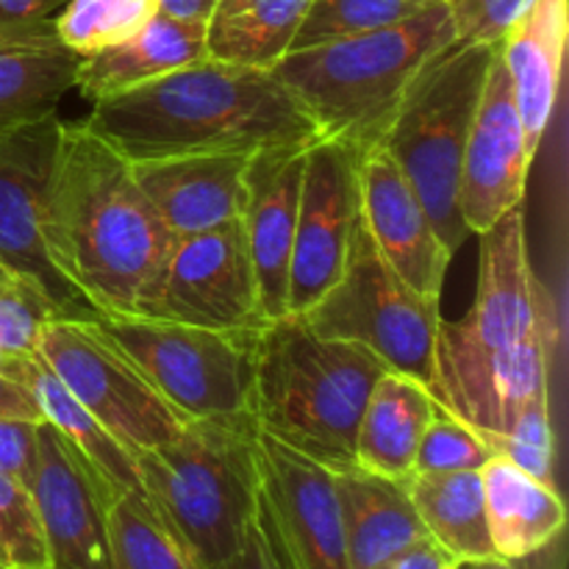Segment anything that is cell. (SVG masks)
Here are the masks:
<instances>
[{
	"mask_svg": "<svg viewBox=\"0 0 569 569\" xmlns=\"http://www.w3.org/2000/svg\"><path fill=\"white\" fill-rule=\"evenodd\" d=\"M478 237L476 300L439 326L431 392L483 437H503L528 406L550 400L553 303L528 256L526 203Z\"/></svg>",
	"mask_w": 569,
	"mask_h": 569,
	"instance_id": "cell-1",
	"label": "cell"
},
{
	"mask_svg": "<svg viewBox=\"0 0 569 569\" xmlns=\"http://www.w3.org/2000/svg\"><path fill=\"white\" fill-rule=\"evenodd\" d=\"M172 239L139 189L131 161L83 120H61L44 200V244L87 309L139 311Z\"/></svg>",
	"mask_w": 569,
	"mask_h": 569,
	"instance_id": "cell-2",
	"label": "cell"
},
{
	"mask_svg": "<svg viewBox=\"0 0 569 569\" xmlns=\"http://www.w3.org/2000/svg\"><path fill=\"white\" fill-rule=\"evenodd\" d=\"M83 122L128 161L181 153H259L320 137L276 72L209 56L98 100Z\"/></svg>",
	"mask_w": 569,
	"mask_h": 569,
	"instance_id": "cell-3",
	"label": "cell"
},
{
	"mask_svg": "<svg viewBox=\"0 0 569 569\" xmlns=\"http://www.w3.org/2000/svg\"><path fill=\"white\" fill-rule=\"evenodd\" d=\"M383 370L365 345L320 337L300 317L267 322L256 353V426L328 470L356 467L361 411Z\"/></svg>",
	"mask_w": 569,
	"mask_h": 569,
	"instance_id": "cell-4",
	"label": "cell"
},
{
	"mask_svg": "<svg viewBox=\"0 0 569 569\" xmlns=\"http://www.w3.org/2000/svg\"><path fill=\"white\" fill-rule=\"evenodd\" d=\"M453 39L445 0H428L417 14L392 26L289 50L272 72L320 137L361 153L381 139L417 70Z\"/></svg>",
	"mask_w": 569,
	"mask_h": 569,
	"instance_id": "cell-5",
	"label": "cell"
},
{
	"mask_svg": "<svg viewBox=\"0 0 569 569\" xmlns=\"http://www.w3.org/2000/svg\"><path fill=\"white\" fill-rule=\"evenodd\" d=\"M137 481L156 515L200 569H228L259 495L256 420H187L159 448L133 453Z\"/></svg>",
	"mask_w": 569,
	"mask_h": 569,
	"instance_id": "cell-6",
	"label": "cell"
},
{
	"mask_svg": "<svg viewBox=\"0 0 569 569\" xmlns=\"http://www.w3.org/2000/svg\"><path fill=\"white\" fill-rule=\"evenodd\" d=\"M500 44L453 39L417 70L378 144L398 161L450 253L470 237L459 214V178L472 117Z\"/></svg>",
	"mask_w": 569,
	"mask_h": 569,
	"instance_id": "cell-7",
	"label": "cell"
},
{
	"mask_svg": "<svg viewBox=\"0 0 569 569\" xmlns=\"http://www.w3.org/2000/svg\"><path fill=\"white\" fill-rule=\"evenodd\" d=\"M183 420H253L261 328H211L139 311L89 315Z\"/></svg>",
	"mask_w": 569,
	"mask_h": 569,
	"instance_id": "cell-8",
	"label": "cell"
},
{
	"mask_svg": "<svg viewBox=\"0 0 569 569\" xmlns=\"http://www.w3.org/2000/svg\"><path fill=\"white\" fill-rule=\"evenodd\" d=\"M295 317L320 337L365 345L389 370L433 389V359L442 326L439 300L417 295L381 259L365 220L356 228L353 248L339 281L303 315Z\"/></svg>",
	"mask_w": 569,
	"mask_h": 569,
	"instance_id": "cell-9",
	"label": "cell"
},
{
	"mask_svg": "<svg viewBox=\"0 0 569 569\" xmlns=\"http://www.w3.org/2000/svg\"><path fill=\"white\" fill-rule=\"evenodd\" d=\"M37 356L131 456L170 442L187 426L89 315L50 317Z\"/></svg>",
	"mask_w": 569,
	"mask_h": 569,
	"instance_id": "cell-10",
	"label": "cell"
},
{
	"mask_svg": "<svg viewBox=\"0 0 569 569\" xmlns=\"http://www.w3.org/2000/svg\"><path fill=\"white\" fill-rule=\"evenodd\" d=\"M139 315L211 328L267 326L242 217L209 231L172 239Z\"/></svg>",
	"mask_w": 569,
	"mask_h": 569,
	"instance_id": "cell-11",
	"label": "cell"
},
{
	"mask_svg": "<svg viewBox=\"0 0 569 569\" xmlns=\"http://www.w3.org/2000/svg\"><path fill=\"white\" fill-rule=\"evenodd\" d=\"M359 220V153L339 139L317 137L306 148L287 315H303L339 281Z\"/></svg>",
	"mask_w": 569,
	"mask_h": 569,
	"instance_id": "cell-12",
	"label": "cell"
},
{
	"mask_svg": "<svg viewBox=\"0 0 569 569\" xmlns=\"http://www.w3.org/2000/svg\"><path fill=\"white\" fill-rule=\"evenodd\" d=\"M59 131L56 111L0 133V264L37 283L64 317H87L92 311L67 287L44 244V200Z\"/></svg>",
	"mask_w": 569,
	"mask_h": 569,
	"instance_id": "cell-13",
	"label": "cell"
},
{
	"mask_svg": "<svg viewBox=\"0 0 569 569\" xmlns=\"http://www.w3.org/2000/svg\"><path fill=\"white\" fill-rule=\"evenodd\" d=\"M53 569H109L106 511L117 489L59 431L39 422L28 483Z\"/></svg>",
	"mask_w": 569,
	"mask_h": 569,
	"instance_id": "cell-14",
	"label": "cell"
},
{
	"mask_svg": "<svg viewBox=\"0 0 569 569\" xmlns=\"http://www.w3.org/2000/svg\"><path fill=\"white\" fill-rule=\"evenodd\" d=\"M531 161L515 89L498 48L461 161L459 214L467 233L478 237L489 231L500 217L526 203Z\"/></svg>",
	"mask_w": 569,
	"mask_h": 569,
	"instance_id": "cell-15",
	"label": "cell"
},
{
	"mask_svg": "<svg viewBox=\"0 0 569 569\" xmlns=\"http://www.w3.org/2000/svg\"><path fill=\"white\" fill-rule=\"evenodd\" d=\"M361 220L381 259L428 300H442L453 253L445 248L417 189L387 153L370 144L359 153Z\"/></svg>",
	"mask_w": 569,
	"mask_h": 569,
	"instance_id": "cell-16",
	"label": "cell"
},
{
	"mask_svg": "<svg viewBox=\"0 0 569 569\" xmlns=\"http://www.w3.org/2000/svg\"><path fill=\"white\" fill-rule=\"evenodd\" d=\"M259 498L278 537L309 569H350L333 470L259 431Z\"/></svg>",
	"mask_w": 569,
	"mask_h": 569,
	"instance_id": "cell-17",
	"label": "cell"
},
{
	"mask_svg": "<svg viewBox=\"0 0 569 569\" xmlns=\"http://www.w3.org/2000/svg\"><path fill=\"white\" fill-rule=\"evenodd\" d=\"M309 144L259 150L250 156L244 172L242 226L259 281L261 309L270 322L287 317L289 261Z\"/></svg>",
	"mask_w": 569,
	"mask_h": 569,
	"instance_id": "cell-18",
	"label": "cell"
},
{
	"mask_svg": "<svg viewBox=\"0 0 569 569\" xmlns=\"http://www.w3.org/2000/svg\"><path fill=\"white\" fill-rule=\"evenodd\" d=\"M253 153H181L131 161L133 178L172 237L239 220Z\"/></svg>",
	"mask_w": 569,
	"mask_h": 569,
	"instance_id": "cell-19",
	"label": "cell"
},
{
	"mask_svg": "<svg viewBox=\"0 0 569 569\" xmlns=\"http://www.w3.org/2000/svg\"><path fill=\"white\" fill-rule=\"evenodd\" d=\"M569 28V0H528L515 26L500 39V59L515 89L528 153L537 156L561 87Z\"/></svg>",
	"mask_w": 569,
	"mask_h": 569,
	"instance_id": "cell-20",
	"label": "cell"
},
{
	"mask_svg": "<svg viewBox=\"0 0 569 569\" xmlns=\"http://www.w3.org/2000/svg\"><path fill=\"white\" fill-rule=\"evenodd\" d=\"M350 569H376L395 553L428 537L406 481L361 467L333 472Z\"/></svg>",
	"mask_w": 569,
	"mask_h": 569,
	"instance_id": "cell-21",
	"label": "cell"
},
{
	"mask_svg": "<svg viewBox=\"0 0 569 569\" xmlns=\"http://www.w3.org/2000/svg\"><path fill=\"white\" fill-rule=\"evenodd\" d=\"M206 59V28L156 14L120 44L81 56L76 89L87 100L111 98Z\"/></svg>",
	"mask_w": 569,
	"mask_h": 569,
	"instance_id": "cell-22",
	"label": "cell"
},
{
	"mask_svg": "<svg viewBox=\"0 0 569 569\" xmlns=\"http://www.w3.org/2000/svg\"><path fill=\"white\" fill-rule=\"evenodd\" d=\"M437 406L426 383L403 372L383 370L361 411L356 467L392 481H409L415 476L417 448Z\"/></svg>",
	"mask_w": 569,
	"mask_h": 569,
	"instance_id": "cell-23",
	"label": "cell"
},
{
	"mask_svg": "<svg viewBox=\"0 0 569 569\" xmlns=\"http://www.w3.org/2000/svg\"><path fill=\"white\" fill-rule=\"evenodd\" d=\"M481 481L495 556L526 561L561 537L567 506L553 483L528 476L503 456L481 467Z\"/></svg>",
	"mask_w": 569,
	"mask_h": 569,
	"instance_id": "cell-24",
	"label": "cell"
},
{
	"mask_svg": "<svg viewBox=\"0 0 569 569\" xmlns=\"http://www.w3.org/2000/svg\"><path fill=\"white\" fill-rule=\"evenodd\" d=\"M0 372H6V376L14 378L17 383L28 389L42 422L59 431L72 448L81 450L117 492L139 489L133 456L67 392L64 383L39 359L37 350L22 356L0 353Z\"/></svg>",
	"mask_w": 569,
	"mask_h": 569,
	"instance_id": "cell-25",
	"label": "cell"
},
{
	"mask_svg": "<svg viewBox=\"0 0 569 569\" xmlns=\"http://www.w3.org/2000/svg\"><path fill=\"white\" fill-rule=\"evenodd\" d=\"M422 528L453 561L495 556L481 470L415 472L406 481Z\"/></svg>",
	"mask_w": 569,
	"mask_h": 569,
	"instance_id": "cell-26",
	"label": "cell"
},
{
	"mask_svg": "<svg viewBox=\"0 0 569 569\" xmlns=\"http://www.w3.org/2000/svg\"><path fill=\"white\" fill-rule=\"evenodd\" d=\"M78 61L81 56L56 37L0 44V133L56 114L76 89Z\"/></svg>",
	"mask_w": 569,
	"mask_h": 569,
	"instance_id": "cell-27",
	"label": "cell"
},
{
	"mask_svg": "<svg viewBox=\"0 0 569 569\" xmlns=\"http://www.w3.org/2000/svg\"><path fill=\"white\" fill-rule=\"evenodd\" d=\"M311 0H222L206 26V56L272 70L292 50Z\"/></svg>",
	"mask_w": 569,
	"mask_h": 569,
	"instance_id": "cell-28",
	"label": "cell"
},
{
	"mask_svg": "<svg viewBox=\"0 0 569 569\" xmlns=\"http://www.w3.org/2000/svg\"><path fill=\"white\" fill-rule=\"evenodd\" d=\"M109 569H200L142 489H122L106 511Z\"/></svg>",
	"mask_w": 569,
	"mask_h": 569,
	"instance_id": "cell-29",
	"label": "cell"
},
{
	"mask_svg": "<svg viewBox=\"0 0 569 569\" xmlns=\"http://www.w3.org/2000/svg\"><path fill=\"white\" fill-rule=\"evenodd\" d=\"M156 14L159 0H67L53 31L72 53L92 56L133 37Z\"/></svg>",
	"mask_w": 569,
	"mask_h": 569,
	"instance_id": "cell-30",
	"label": "cell"
},
{
	"mask_svg": "<svg viewBox=\"0 0 569 569\" xmlns=\"http://www.w3.org/2000/svg\"><path fill=\"white\" fill-rule=\"evenodd\" d=\"M428 0H311L292 50L376 31L417 14Z\"/></svg>",
	"mask_w": 569,
	"mask_h": 569,
	"instance_id": "cell-31",
	"label": "cell"
},
{
	"mask_svg": "<svg viewBox=\"0 0 569 569\" xmlns=\"http://www.w3.org/2000/svg\"><path fill=\"white\" fill-rule=\"evenodd\" d=\"M0 567L53 569L31 492L0 472Z\"/></svg>",
	"mask_w": 569,
	"mask_h": 569,
	"instance_id": "cell-32",
	"label": "cell"
},
{
	"mask_svg": "<svg viewBox=\"0 0 569 569\" xmlns=\"http://www.w3.org/2000/svg\"><path fill=\"white\" fill-rule=\"evenodd\" d=\"M50 317L64 315L37 283L0 264V353H33L39 331Z\"/></svg>",
	"mask_w": 569,
	"mask_h": 569,
	"instance_id": "cell-33",
	"label": "cell"
},
{
	"mask_svg": "<svg viewBox=\"0 0 569 569\" xmlns=\"http://www.w3.org/2000/svg\"><path fill=\"white\" fill-rule=\"evenodd\" d=\"M492 456V448L481 437V431L437 406L417 448L415 472L481 470Z\"/></svg>",
	"mask_w": 569,
	"mask_h": 569,
	"instance_id": "cell-34",
	"label": "cell"
},
{
	"mask_svg": "<svg viewBox=\"0 0 569 569\" xmlns=\"http://www.w3.org/2000/svg\"><path fill=\"white\" fill-rule=\"evenodd\" d=\"M483 437V433H481ZM495 456H503L511 465L526 470L528 476L539 481L553 483L556 467V431L553 415H550V400L528 406L515 420L509 433L503 437H483Z\"/></svg>",
	"mask_w": 569,
	"mask_h": 569,
	"instance_id": "cell-35",
	"label": "cell"
},
{
	"mask_svg": "<svg viewBox=\"0 0 569 569\" xmlns=\"http://www.w3.org/2000/svg\"><path fill=\"white\" fill-rule=\"evenodd\" d=\"M459 42L500 44L528 0H445Z\"/></svg>",
	"mask_w": 569,
	"mask_h": 569,
	"instance_id": "cell-36",
	"label": "cell"
},
{
	"mask_svg": "<svg viewBox=\"0 0 569 569\" xmlns=\"http://www.w3.org/2000/svg\"><path fill=\"white\" fill-rule=\"evenodd\" d=\"M64 0H0V44L56 37L53 22Z\"/></svg>",
	"mask_w": 569,
	"mask_h": 569,
	"instance_id": "cell-37",
	"label": "cell"
},
{
	"mask_svg": "<svg viewBox=\"0 0 569 569\" xmlns=\"http://www.w3.org/2000/svg\"><path fill=\"white\" fill-rule=\"evenodd\" d=\"M39 422L42 420L0 417V472L20 481L22 487H28L33 476Z\"/></svg>",
	"mask_w": 569,
	"mask_h": 569,
	"instance_id": "cell-38",
	"label": "cell"
},
{
	"mask_svg": "<svg viewBox=\"0 0 569 569\" xmlns=\"http://www.w3.org/2000/svg\"><path fill=\"white\" fill-rule=\"evenodd\" d=\"M228 569H283L270 531H267L264 520L259 515V506L253 509V517H250L248 528H244L242 545H239L237 556H233Z\"/></svg>",
	"mask_w": 569,
	"mask_h": 569,
	"instance_id": "cell-39",
	"label": "cell"
},
{
	"mask_svg": "<svg viewBox=\"0 0 569 569\" xmlns=\"http://www.w3.org/2000/svg\"><path fill=\"white\" fill-rule=\"evenodd\" d=\"M456 561L450 559L448 550L431 537H422L420 542L409 545L406 550L395 553L392 559L383 561L376 569H453Z\"/></svg>",
	"mask_w": 569,
	"mask_h": 569,
	"instance_id": "cell-40",
	"label": "cell"
},
{
	"mask_svg": "<svg viewBox=\"0 0 569 569\" xmlns=\"http://www.w3.org/2000/svg\"><path fill=\"white\" fill-rule=\"evenodd\" d=\"M0 417H17V420H42L37 403L22 383L0 372Z\"/></svg>",
	"mask_w": 569,
	"mask_h": 569,
	"instance_id": "cell-41",
	"label": "cell"
},
{
	"mask_svg": "<svg viewBox=\"0 0 569 569\" xmlns=\"http://www.w3.org/2000/svg\"><path fill=\"white\" fill-rule=\"evenodd\" d=\"M220 3L222 0H159V11L161 14L172 17V20L206 28Z\"/></svg>",
	"mask_w": 569,
	"mask_h": 569,
	"instance_id": "cell-42",
	"label": "cell"
},
{
	"mask_svg": "<svg viewBox=\"0 0 569 569\" xmlns=\"http://www.w3.org/2000/svg\"><path fill=\"white\" fill-rule=\"evenodd\" d=\"M453 569H520V561L500 559V556H487V559L456 561Z\"/></svg>",
	"mask_w": 569,
	"mask_h": 569,
	"instance_id": "cell-43",
	"label": "cell"
},
{
	"mask_svg": "<svg viewBox=\"0 0 569 569\" xmlns=\"http://www.w3.org/2000/svg\"><path fill=\"white\" fill-rule=\"evenodd\" d=\"M0 569H3V567H0Z\"/></svg>",
	"mask_w": 569,
	"mask_h": 569,
	"instance_id": "cell-44",
	"label": "cell"
}]
</instances>
